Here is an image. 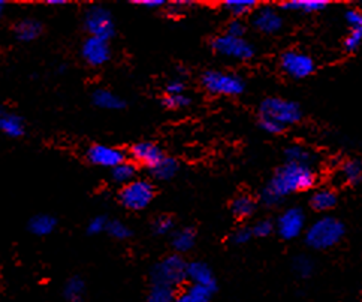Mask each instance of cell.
Instances as JSON below:
<instances>
[{
  "label": "cell",
  "instance_id": "cell-1",
  "mask_svg": "<svg viewBox=\"0 0 362 302\" xmlns=\"http://www.w3.org/2000/svg\"><path fill=\"white\" fill-rule=\"evenodd\" d=\"M316 185L313 166L286 162L280 166L273 178L261 192V202L265 207H277L286 196L312 189Z\"/></svg>",
  "mask_w": 362,
  "mask_h": 302
},
{
  "label": "cell",
  "instance_id": "cell-2",
  "mask_svg": "<svg viewBox=\"0 0 362 302\" xmlns=\"http://www.w3.org/2000/svg\"><path fill=\"white\" fill-rule=\"evenodd\" d=\"M343 221L335 217H320L305 231V244L315 250H328L344 236Z\"/></svg>",
  "mask_w": 362,
  "mask_h": 302
},
{
  "label": "cell",
  "instance_id": "cell-3",
  "mask_svg": "<svg viewBox=\"0 0 362 302\" xmlns=\"http://www.w3.org/2000/svg\"><path fill=\"white\" fill-rule=\"evenodd\" d=\"M261 120L273 122L277 126L286 129L288 126L296 124L303 118L301 107L296 102L283 98H268L259 107Z\"/></svg>",
  "mask_w": 362,
  "mask_h": 302
},
{
  "label": "cell",
  "instance_id": "cell-4",
  "mask_svg": "<svg viewBox=\"0 0 362 302\" xmlns=\"http://www.w3.org/2000/svg\"><path fill=\"white\" fill-rule=\"evenodd\" d=\"M186 268L187 262L181 256H168L153 267L151 283L175 289L186 280Z\"/></svg>",
  "mask_w": 362,
  "mask_h": 302
},
{
  "label": "cell",
  "instance_id": "cell-5",
  "mask_svg": "<svg viewBox=\"0 0 362 302\" xmlns=\"http://www.w3.org/2000/svg\"><path fill=\"white\" fill-rule=\"evenodd\" d=\"M202 86L217 96H240L245 90V83L240 75L223 71H206L202 76Z\"/></svg>",
  "mask_w": 362,
  "mask_h": 302
},
{
  "label": "cell",
  "instance_id": "cell-6",
  "mask_svg": "<svg viewBox=\"0 0 362 302\" xmlns=\"http://www.w3.org/2000/svg\"><path fill=\"white\" fill-rule=\"evenodd\" d=\"M84 29L88 32L90 36L103 39V41H110L115 35V24L112 20L111 12L103 8L102 5H92L88 6L84 12Z\"/></svg>",
  "mask_w": 362,
  "mask_h": 302
},
{
  "label": "cell",
  "instance_id": "cell-7",
  "mask_svg": "<svg viewBox=\"0 0 362 302\" xmlns=\"http://www.w3.org/2000/svg\"><path fill=\"white\" fill-rule=\"evenodd\" d=\"M154 199V187L147 180H134L123 186L120 192V202L124 208L139 211L147 208Z\"/></svg>",
  "mask_w": 362,
  "mask_h": 302
},
{
  "label": "cell",
  "instance_id": "cell-8",
  "mask_svg": "<svg viewBox=\"0 0 362 302\" xmlns=\"http://www.w3.org/2000/svg\"><path fill=\"white\" fill-rule=\"evenodd\" d=\"M213 50L223 57L235 60H250L255 56L253 45L244 37L222 35L213 41Z\"/></svg>",
  "mask_w": 362,
  "mask_h": 302
},
{
  "label": "cell",
  "instance_id": "cell-9",
  "mask_svg": "<svg viewBox=\"0 0 362 302\" xmlns=\"http://www.w3.org/2000/svg\"><path fill=\"white\" fill-rule=\"evenodd\" d=\"M280 66L283 72L295 80H303L315 72V60L300 51H286L280 57Z\"/></svg>",
  "mask_w": 362,
  "mask_h": 302
},
{
  "label": "cell",
  "instance_id": "cell-10",
  "mask_svg": "<svg viewBox=\"0 0 362 302\" xmlns=\"http://www.w3.org/2000/svg\"><path fill=\"white\" fill-rule=\"evenodd\" d=\"M274 229L283 240L291 241L298 238L305 229V214L301 208H288L277 219Z\"/></svg>",
  "mask_w": 362,
  "mask_h": 302
},
{
  "label": "cell",
  "instance_id": "cell-11",
  "mask_svg": "<svg viewBox=\"0 0 362 302\" xmlns=\"http://www.w3.org/2000/svg\"><path fill=\"white\" fill-rule=\"evenodd\" d=\"M252 24L255 25V29L259 30L261 33L274 35L283 29V17L273 6H256L252 14Z\"/></svg>",
  "mask_w": 362,
  "mask_h": 302
},
{
  "label": "cell",
  "instance_id": "cell-12",
  "mask_svg": "<svg viewBox=\"0 0 362 302\" xmlns=\"http://www.w3.org/2000/svg\"><path fill=\"white\" fill-rule=\"evenodd\" d=\"M81 57L90 66H102L111 59V47L108 41L90 36L81 47Z\"/></svg>",
  "mask_w": 362,
  "mask_h": 302
},
{
  "label": "cell",
  "instance_id": "cell-13",
  "mask_svg": "<svg viewBox=\"0 0 362 302\" xmlns=\"http://www.w3.org/2000/svg\"><path fill=\"white\" fill-rule=\"evenodd\" d=\"M87 161L96 166L102 168H114L124 162V153L119 149L102 146V144H95V146L90 147L86 153Z\"/></svg>",
  "mask_w": 362,
  "mask_h": 302
},
{
  "label": "cell",
  "instance_id": "cell-14",
  "mask_svg": "<svg viewBox=\"0 0 362 302\" xmlns=\"http://www.w3.org/2000/svg\"><path fill=\"white\" fill-rule=\"evenodd\" d=\"M131 157L135 163L144 165L148 169L162 161L165 154L163 151L153 142H138L131 149Z\"/></svg>",
  "mask_w": 362,
  "mask_h": 302
},
{
  "label": "cell",
  "instance_id": "cell-15",
  "mask_svg": "<svg viewBox=\"0 0 362 302\" xmlns=\"http://www.w3.org/2000/svg\"><path fill=\"white\" fill-rule=\"evenodd\" d=\"M186 279H189L192 284L209 287L213 289V291L216 289V279L213 269L206 264H204V262H190V264H187Z\"/></svg>",
  "mask_w": 362,
  "mask_h": 302
},
{
  "label": "cell",
  "instance_id": "cell-16",
  "mask_svg": "<svg viewBox=\"0 0 362 302\" xmlns=\"http://www.w3.org/2000/svg\"><path fill=\"white\" fill-rule=\"evenodd\" d=\"M0 134L9 138H21L25 134L23 117L8 111L2 105H0Z\"/></svg>",
  "mask_w": 362,
  "mask_h": 302
},
{
  "label": "cell",
  "instance_id": "cell-17",
  "mask_svg": "<svg viewBox=\"0 0 362 302\" xmlns=\"http://www.w3.org/2000/svg\"><path fill=\"white\" fill-rule=\"evenodd\" d=\"M14 36L20 42H32L36 41L44 32V25L36 18H23L14 24Z\"/></svg>",
  "mask_w": 362,
  "mask_h": 302
},
{
  "label": "cell",
  "instance_id": "cell-18",
  "mask_svg": "<svg viewBox=\"0 0 362 302\" xmlns=\"http://www.w3.org/2000/svg\"><path fill=\"white\" fill-rule=\"evenodd\" d=\"M328 6L325 0H291L280 5V9L288 12H301V14H316Z\"/></svg>",
  "mask_w": 362,
  "mask_h": 302
},
{
  "label": "cell",
  "instance_id": "cell-19",
  "mask_svg": "<svg viewBox=\"0 0 362 302\" xmlns=\"http://www.w3.org/2000/svg\"><path fill=\"white\" fill-rule=\"evenodd\" d=\"M92 99L96 107L102 110H123L126 107V102L110 90H103V88L96 90Z\"/></svg>",
  "mask_w": 362,
  "mask_h": 302
},
{
  "label": "cell",
  "instance_id": "cell-20",
  "mask_svg": "<svg viewBox=\"0 0 362 302\" xmlns=\"http://www.w3.org/2000/svg\"><path fill=\"white\" fill-rule=\"evenodd\" d=\"M310 205H312L315 211H329V209L337 205V193L327 187L319 189L312 194Z\"/></svg>",
  "mask_w": 362,
  "mask_h": 302
},
{
  "label": "cell",
  "instance_id": "cell-21",
  "mask_svg": "<svg viewBox=\"0 0 362 302\" xmlns=\"http://www.w3.org/2000/svg\"><path fill=\"white\" fill-rule=\"evenodd\" d=\"M57 228V219L49 214H37L30 219L29 231L36 236H47Z\"/></svg>",
  "mask_w": 362,
  "mask_h": 302
},
{
  "label": "cell",
  "instance_id": "cell-22",
  "mask_svg": "<svg viewBox=\"0 0 362 302\" xmlns=\"http://www.w3.org/2000/svg\"><path fill=\"white\" fill-rule=\"evenodd\" d=\"M180 169V165L173 157H163L162 161H159L156 165L150 168V174L160 181H168L177 175Z\"/></svg>",
  "mask_w": 362,
  "mask_h": 302
},
{
  "label": "cell",
  "instance_id": "cell-23",
  "mask_svg": "<svg viewBox=\"0 0 362 302\" xmlns=\"http://www.w3.org/2000/svg\"><path fill=\"white\" fill-rule=\"evenodd\" d=\"M213 289L190 284L180 295H177L175 302H210L213 298Z\"/></svg>",
  "mask_w": 362,
  "mask_h": 302
},
{
  "label": "cell",
  "instance_id": "cell-24",
  "mask_svg": "<svg viewBox=\"0 0 362 302\" xmlns=\"http://www.w3.org/2000/svg\"><path fill=\"white\" fill-rule=\"evenodd\" d=\"M340 178L344 185L358 186L362 180V165L358 159L346 161L340 168Z\"/></svg>",
  "mask_w": 362,
  "mask_h": 302
},
{
  "label": "cell",
  "instance_id": "cell-25",
  "mask_svg": "<svg viewBox=\"0 0 362 302\" xmlns=\"http://www.w3.org/2000/svg\"><path fill=\"white\" fill-rule=\"evenodd\" d=\"M284 157H286V162L298 163L304 166H312L316 161V157L312 151L303 146H295V144L284 150Z\"/></svg>",
  "mask_w": 362,
  "mask_h": 302
},
{
  "label": "cell",
  "instance_id": "cell-26",
  "mask_svg": "<svg viewBox=\"0 0 362 302\" xmlns=\"http://www.w3.org/2000/svg\"><path fill=\"white\" fill-rule=\"evenodd\" d=\"M232 214H234L237 219H247L255 214L256 211V202L252 198V196L247 194H240L237 198L232 201L230 204Z\"/></svg>",
  "mask_w": 362,
  "mask_h": 302
},
{
  "label": "cell",
  "instance_id": "cell-27",
  "mask_svg": "<svg viewBox=\"0 0 362 302\" xmlns=\"http://www.w3.org/2000/svg\"><path fill=\"white\" fill-rule=\"evenodd\" d=\"M197 243V232L192 228L180 229L173 235V247L180 253H186L192 250Z\"/></svg>",
  "mask_w": 362,
  "mask_h": 302
},
{
  "label": "cell",
  "instance_id": "cell-28",
  "mask_svg": "<svg viewBox=\"0 0 362 302\" xmlns=\"http://www.w3.org/2000/svg\"><path fill=\"white\" fill-rule=\"evenodd\" d=\"M86 295V283L78 275L69 279L63 287V296L69 302H81Z\"/></svg>",
  "mask_w": 362,
  "mask_h": 302
},
{
  "label": "cell",
  "instance_id": "cell-29",
  "mask_svg": "<svg viewBox=\"0 0 362 302\" xmlns=\"http://www.w3.org/2000/svg\"><path fill=\"white\" fill-rule=\"evenodd\" d=\"M256 8L255 0H228L223 5V9L228 11L235 20H240L245 16L252 14Z\"/></svg>",
  "mask_w": 362,
  "mask_h": 302
},
{
  "label": "cell",
  "instance_id": "cell-30",
  "mask_svg": "<svg viewBox=\"0 0 362 302\" xmlns=\"http://www.w3.org/2000/svg\"><path fill=\"white\" fill-rule=\"evenodd\" d=\"M175 289L162 284H151L146 302H175Z\"/></svg>",
  "mask_w": 362,
  "mask_h": 302
},
{
  "label": "cell",
  "instance_id": "cell-31",
  "mask_svg": "<svg viewBox=\"0 0 362 302\" xmlns=\"http://www.w3.org/2000/svg\"><path fill=\"white\" fill-rule=\"evenodd\" d=\"M135 174H136V168L134 163L131 162H122L120 165L114 166L111 169V177L115 182H119V185H127V182L134 181L135 178Z\"/></svg>",
  "mask_w": 362,
  "mask_h": 302
},
{
  "label": "cell",
  "instance_id": "cell-32",
  "mask_svg": "<svg viewBox=\"0 0 362 302\" xmlns=\"http://www.w3.org/2000/svg\"><path fill=\"white\" fill-rule=\"evenodd\" d=\"M315 269V264L313 260L307 257V256H298L293 259V271L300 275L301 279H307L312 275Z\"/></svg>",
  "mask_w": 362,
  "mask_h": 302
},
{
  "label": "cell",
  "instance_id": "cell-33",
  "mask_svg": "<svg viewBox=\"0 0 362 302\" xmlns=\"http://www.w3.org/2000/svg\"><path fill=\"white\" fill-rule=\"evenodd\" d=\"M107 232L115 240H127L129 236L132 235L131 228H129L127 225H124L123 221H119V220L108 221Z\"/></svg>",
  "mask_w": 362,
  "mask_h": 302
},
{
  "label": "cell",
  "instance_id": "cell-34",
  "mask_svg": "<svg viewBox=\"0 0 362 302\" xmlns=\"http://www.w3.org/2000/svg\"><path fill=\"white\" fill-rule=\"evenodd\" d=\"M174 229V220L168 216H160L153 221V232L156 235H166L173 232Z\"/></svg>",
  "mask_w": 362,
  "mask_h": 302
},
{
  "label": "cell",
  "instance_id": "cell-35",
  "mask_svg": "<svg viewBox=\"0 0 362 302\" xmlns=\"http://www.w3.org/2000/svg\"><path fill=\"white\" fill-rule=\"evenodd\" d=\"M250 231H252L253 236H257V238H265V236L271 235V232L274 231V223L271 220L264 219V220L256 221L255 226L250 228Z\"/></svg>",
  "mask_w": 362,
  "mask_h": 302
},
{
  "label": "cell",
  "instance_id": "cell-36",
  "mask_svg": "<svg viewBox=\"0 0 362 302\" xmlns=\"http://www.w3.org/2000/svg\"><path fill=\"white\" fill-rule=\"evenodd\" d=\"M362 42V29H352L349 36L344 39V48L347 52H356Z\"/></svg>",
  "mask_w": 362,
  "mask_h": 302
},
{
  "label": "cell",
  "instance_id": "cell-37",
  "mask_svg": "<svg viewBox=\"0 0 362 302\" xmlns=\"http://www.w3.org/2000/svg\"><path fill=\"white\" fill-rule=\"evenodd\" d=\"M190 103V99L186 95H175V96H168L163 99V105L170 110H181L187 107Z\"/></svg>",
  "mask_w": 362,
  "mask_h": 302
},
{
  "label": "cell",
  "instance_id": "cell-38",
  "mask_svg": "<svg viewBox=\"0 0 362 302\" xmlns=\"http://www.w3.org/2000/svg\"><path fill=\"white\" fill-rule=\"evenodd\" d=\"M107 226H108V220L103 216H98L88 221L87 232L90 235H98V233H102L103 231H107Z\"/></svg>",
  "mask_w": 362,
  "mask_h": 302
},
{
  "label": "cell",
  "instance_id": "cell-39",
  "mask_svg": "<svg viewBox=\"0 0 362 302\" xmlns=\"http://www.w3.org/2000/svg\"><path fill=\"white\" fill-rule=\"evenodd\" d=\"M252 236L253 235H252L250 228H240L234 233H232L230 240H232V243H234V244L241 245V244H247L250 241Z\"/></svg>",
  "mask_w": 362,
  "mask_h": 302
},
{
  "label": "cell",
  "instance_id": "cell-40",
  "mask_svg": "<svg viewBox=\"0 0 362 302\" xmlns=\"http://www.w3.org/2000/svg\"><path fill=\"white\" fill-rule=\"evenodd\" d=\"M245 32H247V28H245L244 21L234 20V21L229 23V28H228V33L226 35L235 36V37H243L245 35Z\"/></svg>",
  "mask_w": 362,
  "mask_h": 302
},
{
  "label": "cell",
  "instance_id": "cell-41",
  "mask_svg": "<svg viewBox=\"0 0 362 302\" xmlns=\"http://www.w3.org/2000/svg\"><path fill=\"white\" fill-rule=\"evenodd\" d=\"M346 21L352 29H362V16L358 9H349L346 12Z\"/></svg>",
  "mask_w": 362,
  "mask_h": 302
},
{
  "label": "cell",
  "instance_id": "cell-42",
  "mask_svg": "<svg viewBox=\"0 0 362 302\" xmlns=\"http://www.w3.org/2000/svg\"><path fill=\"white\" fill-rule=\"evenodd\" d=\"M185 83L180 80H173L166 86V95L168 96H175V95H185Z\"/></svg>",
  "mask_w": 362,
  "mask_h": 302
},
{
  "label": "cell",
  "instance_id": "cell-43",
  "mask_svg": "<svg viewBox=\"0 0 362 302\" xmlns=\"http://www.w3.org/2000/svg\"><path fill=\"white\" fill-rule=\"evenodd\" d=\"M142 8H148V9H158L165 5L163 0H141V2H135Z\"/></svg>",
  "mask_w": 362,
  "mask_h": 302
},
{
  "label": "cell",
  "instance_id": "cell-44",
  "mask_svg": "<svg viewBox=\"0 0 362 302\" xmlns=\"http://www.w3.org/2000/svg\"><path fill=\"white\" fill-rule=\"evenodd\" d=\"M66 2H63V0H49L48 5H64Z\"/></svg>",
  "mask_w": 362,
  "mask_h": 302
},
{
  "label": "cell",
  "instance_id": "cell-45",
  "mask_svg": "<svg viewBox=\"0 0 362 302\" xmlns=\"http://www.w3.org/2000/svg\"><path fill=\"white\" fill-rule=\"evenodd\" d=\"M5 4L4 2H0V18H2L4 17V12H5Z\"/></svg>",
  "mask_w": 362,
  "mask_h": 302
}]
</instances>
